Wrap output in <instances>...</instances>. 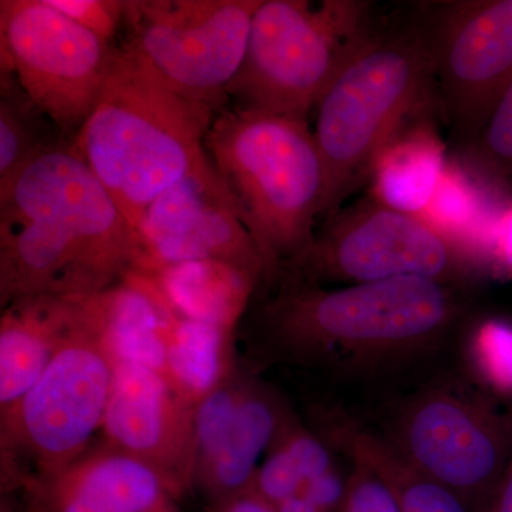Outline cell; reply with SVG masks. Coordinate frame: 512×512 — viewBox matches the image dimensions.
I'll return each instance as SVG.
<instances>
[{"instance_id":"obj_31","label":"cell","mask_w":512,"mask_h":512,"mask_svg":"<svg viewBox=\"0 0 512 512\" xmlns=\"http://www.w3.org/2000/svg\"><path fill=\"white\" fill-rule=\"evenodd\" d=\"M350 490V468L343 470L338 463L322 476L309 481L301 494L322 512H342Z\"/></svg>"},{"instance_id":"obj_15","label":"cell","mask_w":512,"mask_h":512,"mask_svg":"<svg viewBox=\"0 0 512 512\" xmlns=\"http://www.w3.org/2000/svg\"><path fill=\"white\" fill-rule=\"evenodd\" d=\"M195 407L181 399L161 373L114 366L101 430L109 446L154 468L177 497L194 485Z\"/></svg>"},{"instance_id":"obj_5","label":"cell","mask_w":512,"mask_h":512,"mask_svg":"<svg viewBox=\"0 0 512 512\" xmlns=\"http://www.w3.org/2000/svg\"><path fill=\"white\" fill-rule=\"evenodd\" d=\"M211 163L266 265L262 281L311 244L326 177L308 120L227 107L205 137Z\"/></svg>"},{"instance_id":"obj_23","label":"cell","mask_w":512,"mask_h":512,"mask_svg":"<svg viewBox=\"0 0 512 512\" xmlns=\"http://www.w3.org/2000/svg\"><path fill=\"white\" fill-rule=\"evenodd\" d=\"M66 144L62 131L30 99L15 74L0 70V191L37 157Z\"/></svg>"},{"instance_id":"obj_33","label":"cell","mask_w":512,"mask_h":512,"mask_svg":"<svg viewBox=\"0 0 512 512\" xmlns=\"http://www.w3.org/2000/svg\"><path fill=\"white\" fill-rule=\"evenodd\" d=\"M215 512H276L274 505L266 503L254 490L238 495L215 508Z\"/></svg>"},{"instance_id":"obj_25","label":"cell","mask_w":512,"mask_h":512,"mask_svg":"<svg viewBox=\"0 0 512 512\" xmlns=\"http://www.w3.org/2000/svg\"><path fill=\"white\" fill-rule=\"evenodd\" d=\"M420 217L447 237L466 245L477 259L478 244L493 220L485 212L483 192L471 170L463 160L451 158H448L429 207Z\"/></svg>"},{"instance_id":"obj_10","label":"cell","mask_w":512,"mask_h":512,"mask_svg":"<svg viewBox=\"0 0 512 512\" xmlns=\"http://www.w3.org/2000/svg\"><path fill=\"white\" fill-rule=\"evenodd\" d=\"M119 47L47 0H0V70L15 74L67 143L96 107Z\"/></svg>"},{"instance_id":"obj_8","label":"cell","mask_w":512,"mask_h":512,"mask_svg":"<svg viewBox=\"0 0 512 512\" xmlns=\"http://www.w3.org/2000/svg\"><path fill=\"white\" fill-rule=\"evenodd\" d=\"M113 379V362L84 319L15 409L0 417L3 494L86 453L103 426Z\"/></svg>"},{"instance_id":"obj_29","label":"cell","mask_w":512,"mask_h":512,"mask_svg":"<svg viewBox=\"0 0 512 512\" xmlns=\"http://www.w3.org/2000/svg\"><path fill=\"white\" fill-rule=\"evenodd\" d=\"M481 268L512 279V201L495 215L477 248Z\"/></svg>"},{"instance_id":"obj_9","label":"cell","mask_w":512,"mask_h":512,"mask_svg":"<svg viewBox=\"0 0 512 512\" xmlns=\"http://www.w3.org/2000/svg\"><path fill=\"white\" fill-rule=\"evenodd\" d=\"M407 461L480 512L512 456V412L458 383L412 397L387 434Z\"/></svg>"},{"instance_id":"obj_28","label":"cell","mask_w":512,"mask_h":512,"mask_svg":"<svg viewBox=\"0 0 512 512\" xmlns=\"http://www.w3.org/2000/svg\"><path fill=\"white\" fill-rule=\"evenodd\" d=\"M47 3L110 42H114L124 19V0H47Z\"/></svg>"},{"instance_id":"obj_3","label":"cell","mask_w":512,"mask_h":512,"mask_svg":"<svg viewBox=\"0 0 512 512\" xmlns=\"http://www.w3.org/2000/svg\"><path fill=\"white\" fill-rule=\"evenodd\" d=\"M217 114L174 89L123 42L72 150L113 195L138 235L151 202L207 156L204 141Z\"/></svg>"},{"instance_id":"obj_11","label":"cell","mask_w":512,"mask_h":512,"mask_svg":"<svg viewBox=\"0 0 512 512\" xmlns=\"http://www.w3.org/2000/svg\"><path fill=\"white\" fill-rule=\"evenodd\" d=\"M262 0H124L127 45L190 100L221 113Z\"/></svg>"},{"instance_id":"obj_4","label":"cell","mask_w":512,"mask_h":512,"mask_svg":"<svg viewBox=\"0 0 512 512\" xmlns=\"http://www.w3.org/2000/svg\"><path fill=\"white\" fill-rule=\"evenodd\" d=\"M437 99L426 25L373 29L316 104L313 128L325 167L320 221L369 183L373 161L397 131Z\"/></svg>"},{"instance_id":"obj_16","label":"cell","mask_w":512,"mask_h":512,"mask_svg":"<svg viewBox=\"0 0 512 512\" xmlns=\"http://www.w3.org/2000/svg\"><path fill=\"white\" fill-rule=\"evenodd\" d=\"M23 493L28 512H171L174 497L154 468L107 443Z\"/></svg>"},{"instance_id":"obj_7","label":"cell","mask_w":512,"mask_h":512,"mask_svg":"<svg viewBox=\"0 0 512 512\" xmlns=\"http://www.w3.org/2000/svg\"><path fill=\"white\" fill-rule=\"evenodd\" d=\"M481 269L466 245L419 215L392 210L367 195L323 222L311 244L272 278L322 286L420 278L461 289Z\"/></svg>"},{"instance_id":"obj_13","label":"cell","mask_w":512,"mask_h":512,"mask_svg":"<svg viewBox=\"0 0 512 512\" xmlns=\"http://www.w3.org/2000/svg\"><path fill=\"white\" fill-rule=\"evenodd\" d=\"M293 417L281 394L238 360L195 407L194 485L215 508L251 491L259 461Z\"/></svg>"},{"instance_id":"obj_24","label":"cell","mask_w":512,"mask_h":512,"mask_svg":"<svg viewBox=\"0 0 512 512\" xmlns=\"http://www.w3.org/2000/svg\"><path fill=\"white\" fill-rule=\"evenodd\" d=\"M336 463L333 448L295 416L259 464L252 490L275 507L301 494L309 481L322 476Z\"/></svg>"},{"instance_id":"obj_32","label":"cell","mask_w":512,"mask_h":512,"mask_svg":"<svg viewBox=\"0 0 512 512\" xmlns=\"http://www.w3.org/2000/svg\"><path fill=\"white\" fill-rule=\"evenodd\" d=\"M480 512H512V456L503 476Z\"/></svg>"},{"instance_id":"obj_20","label":"cell","mask_w":512,"mask_h":512,"mask_svg":"<svg viewBox=\"0 0 512 512\" xmlns=\"http://www.w3.org/2000/svg\"><path fill=\"white\" fill-rule=\"evenodd\" d=\"M448 161L447 148L427 114L394 134L373 161L369 195L392 210L420 215L429 207Z\"/></svg>"},{"instance_id":"obj_26","label":"cell","mask_w":512,"mask_h":512,"mask_svg":"<svg viewBox=\"0 0 512 512\" xmlns=\"http://www.w3.org/2000/svg\"><path fill=\"white\" fill-rule=\"evenodd\" d=\"M467 360L478 382L497 396H512V322L487 318L467 339Z\"/></svg>"},{"instance_id":"obj_21","label":"cell","mask_w":512,"mask_h":512,"mask_svg":"<svg viewBox=\"0 0 512 512\" xmlns=\"http://www.w3.org/2000/svg\"><path fill=\"white\" fill-rule=\"evenodd\" d=\"M140 272L177 315L237 333L261 282L254 272L222 261L181 262Z\"/></svg>"},{"instance_id":"obj_18","label":"cell","mask_w":512,"mask_h":512,"mask_svg":"<svg viewBox=\"0 0 512 512\" xmlns=\"http://www.w3.org/2000/svg\"><path fill=\"white\" fill-rule=\"evenodd\" d=\"M87 325L114 366H141L164 376L175 313L146 274L131 271L120 282L84 295Z\"/></svg>"},{"instance_id":"obj_30","label":"cell","mask_w":512,"mask_h":512,"mask_svg":"<svg viewBox=\"0 0 512 512\" xmlns=\"http://www.w3.org/2000/svg\"><path fill=\"white\" fill-rule=\"evenodd\" d=\"M350 463V490L342 512H399L392 494L366 467Z\"/></svg>"},{"instance_id":"obj_17","label":"cell","mask_w":512,"mask_h":512,"mask_svg":"<svg viewBox=\"0 0 512 512\" xmlns=\"http://www.w3.org/2000/svg\"><path fill=\"white\" fill-rule=\"evenodd\" d=\"M84 319V295L29 296L2 309L0 417L15 409Z\"/></svg>"},{"instance_id":"obj_12","label":"cell","mask_w":512,"mask_h":512,"mask_svg":"<svg viewBox=\"0 0 512 512\" xmlns=\"http://www.w3.org/2000/svg\"><path fill=\"white\" fill-rule=\"evenodd\" d=\"M427 30L440 110L468 147L512 83V0L447 3Z\"/></svg>"},{"instance_id":"obj_19","label":"cell","mask_w":512,"mask_h":512,"mask_svg":"<svg viewBox=\"0 0 512 512\" xmlns=\"http://www.w3.org/2000/svg\"><path fill=\"white\" fill-rule=\"evenodd\" d=\"M316 421L319 436L333 450L366 467L386 485L399 512H471L456 494L407 461L387 437L348 414L326 410Z\"/></svg>"},{"instance_id":"obj_27","label":"cell","mask_w":512,"mask_h":512,"mask_svg":"<svg viewBox=\"0 0 512 512\" xmlns=\"http://www.w3.org/2000/svg\"><path fill=\"white\" fill-rule=\"evenodd\" d=\"M467 158L478 173L497 181L512 180V83L481 133L467 147Z\"/></svg>"},{"instance_id":"obj_1","label":"cell","mask_w":512,"mask_h":512,"mask_svg":"<svg viewBox=\"0 0 512 512\" xmlns=\"http://www.w3.org/2000/svg\"><path fill=\"white\" fill-rule=\"evenodd\" d=\"M460 288L404 278L328 288L285 276L256 288L237 338L245 363L333 375L384 372L427 356L464 318Z\"/></svg>"},{"instance_id":"obj_14","label":"cell","mask_w":512,"mask_h":512,"mask_svg":"<svg viewBox=\"0 0 512 512\" xmlns=\"http://www.w3.org/2000/svg\"><path fill=\"white\" fill-rule=\"evenodd\" d=\"M144 258L136 271L190 261H222L264 279L266 265L210 157L158 195L138 229Z\"/></svg>"},{"instance_id":"obj_2","label":"cell","mask_w":512,"mask_h":512,"mask_svg":"<svg viewBox=\"0 0 512 512\" xmlns=\"http://www.w3.org/2000/svg\"><path fill=\"white\" fill-rule=\"evenodd\" d=\"M140 237L66 144L0 191V306L39 295H93L136 271Z\"/></svg>"},{"instance_id":"obj_34","label":"cell","mask_w":512,"mask_h":512,"mask_svg":"<svg viewBox=\"0 0 512 512\" xmlns=\"http://www.w3.org/2000/svg\"><path fill=\"white\" fill-rule=\"evenodd\" d=\"M274 508L276 512H322L302 494L293 495L288 500L276 504Z\"/></svg>"},{"instance_id":"obj_35","label":"cell","mask_w":512,"mask_h":512,"mask_svg":"<svg viewBox=\"0 0 512 512\" xmlns=\"http://www.w3.org/2000/svg\"><path fill=\"white\" fill-rule=\"evenodd\" d=\"M0 512H20L18 507L10 501L8 495H3L2 503H0Z\"/></svg>"},{"instance_id":"obj_22","label":"cell","mask_w":512,"mask_h":512,"mask_svg":"<svg viewBox=\"0 0 512 512\" xmlns=\"http://www.w3.org/2000/svg\"><path fill=\"white\" fill-rule=\"evenodd\" d=\"M237 332L175 315L168 339L164 377L175 393L197 406L234 370Z\"/></svg>"},{"instance_id":"obj_6","label":"cell","mask_w":512,"mask_h":512,"mask_svg":"<svg viewBox=\"0 0 512 512\" xmlns=\"http://www.w3.org/2000/svg\"><path fill=\"white\" fill-rule=\"evenodd\" d=\"M372 3L262 0L227 90L242 109L308 120L346 60L375 29Z\"/></svg>"}]
</instances>
